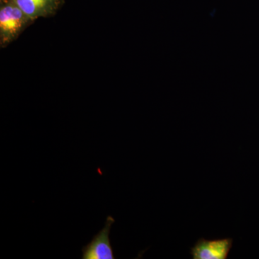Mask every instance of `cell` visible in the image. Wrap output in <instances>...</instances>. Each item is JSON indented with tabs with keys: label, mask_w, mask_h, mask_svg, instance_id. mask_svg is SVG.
<instances>
[{
	"label": "cell",
	"mask_w": 259,
	"mask_h": 259,
	"mask_svg": "<svg viewBox=\"0 0 259 259\" xmlns=\"http://www.w3.org/2000/svg\"><path fill=\"white\" fill-rule=\"evenodd\" d=\"M35 22L25 14L15 0H0V47L15 41Z\"/></svg>",
	"instance_id": "6da1fadb"
},
{
	"label": "cell",
	"mask_w": 259,
	"mask_h": 259,
	"mask_svg": "<svg viewBox=\"0 0 259 259\" xmlns=\"http://www.w3.org/2000/svg\"><path fill=\"white\" fill-rule=\"evenodd\" d=\"M25 14L33 20L55 16L65 0H15Z\"/></svg>",
	"instance_id": "277c9868"
},
{
	"label": "cell",
	"mask_w": 259,
	"mask_h": 259,
	"mask_svg": "<svg viewBox=\"0 0 259 259\" xmlns=\"http://www.w3.org/2000/svg\"><path fill=\"white\" fill-rule=\"evenodd\" d=\"M233 245L232 238L208 240L200 238L191 248L194 259H226Z\"/></svg>",
	"instance_id": "3957f363"
},
{
	"label": "cell",
	"mask_w": 259,
	"mask_h": 259,
	"mask_svg": "<svg viewBox=\"0 0 259 259\" xmlns=\"http://www.w3.org/2000/svg\"><path fill=\"white\" fill-rule=\"evenodd\" d=\"M115 219L107 216L103 229L93 237V240L82 248V259H115L110 243V233Z\"/></svg>",
	"instance_id": "7a4b0ae2"
}]
</instances>
